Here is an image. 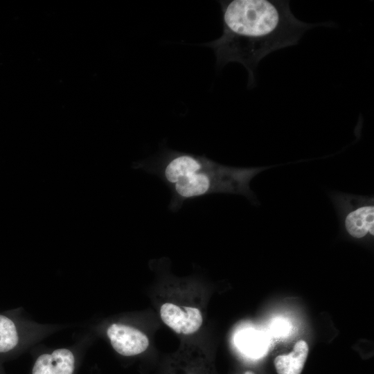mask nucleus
<instances>
[{"mask_svg": "<svg viewBox=\"0 0 374 374\" xmlns=\"http://www.w3.org/2000/svg\"><path fill=\"white\" fill-rule=\"evenodd\" d=\"M332 199L346 233L355 239L374 235V202L373 197L335 193Z\"/></svg>", "mask_w": 374, "mask_h": 374, "instance_id": "7ed1b4c3", "label": "nucleus"}, {"mask_svg": "<svg viewBox=\"0 0 374 374\" xmlns=\"http://www.w3.org/2000/svg\"><path fill=\"white\" fill-rule=\"evenodd\" d=\"M238 344L247 355L258 357L266 348V339L260 332L253 330L242 331L238 337Z\"/></svg>", "mask_w": 374, "mask_h": 374, "instance_id": "6e6552de", "label": "nucleus"}, {"mask_svg": "<svg viewBox=\"0 0 374 374\" xmlns=\"http://www.w3.org/2000/svg\"><path fill=\"white\" fill-rule=\"evenodd\" d=\"M309 353V346L304 340L298 341L291 353L277 356L274 366L278 374H301Z\"/></svg>", "mask_w": 374, "mask_h": 374, "instance_id": "0eeeda50", "label": "nucleus"}, {"mask_svg": "<svg viewBox=\"0 0 374 374\" xmlns=\"http://www.w3.org/2000/svg\"><path fill=\"white\" fill-rule=\"evenodd\" d=\"M107 335L112 348L123 356H134L144 352L149 346L147 335L140 330L123 323H112Z\"/></svg>", "mask_w": 374, "mask_h": 374, "instance_id": "20e7f679", "label": "nucleus"}, {"mask_svg": "<svg viewBox=\"0 0 374 374\" xmlns=\"http://www.w3.org/2000/svg\"><path fill=\"white\" fill-rule=\"evenodd\" d=\"M19 341L17 328L8 317L0 314V353L14 349Z\"/></svg>", "mask_w": 374, "mask_h": 374, "instance_id": "1a4fd4ad", "label": "nucleus"}, {"mask_svg": "<svg viewBox=\"0 0 374 374\" xmlns=\"http://www.w3.org/2000/svg\"><path fill=\"white\" fill-rule=\"evenodd\" d=\"M243 374H255V373L251 371H247L245 373H244Z\"/></svg>", "mask_w": 374, "mask_h": 374, "instance_id": "9d476101", "label": "nucleus"}, {"mask_svg": "<svg viewBox=\"0 0 374 374\" xmlns=\"http://www.w3.org/2000/svg\"><path fill=\"white\" fill-rule=\"evenodd\" d=\"M223 31L217 39L204 45L212 48L216 64L238 62L248 71V87L256 85V69L265 56L296 45L303 34L318 26L298 19L288 1H221Z\"/></svg>", "mask_w": 374, "mask_h": 374, "instance_id": "f257e3e1", "label": "nucleus"}, {"mask_svg": "<svg viewBox=\"0 0 374 374\" xmlns=\"http://www.w3.org/2000/svg\"><path fill=\"white\" fill-rule=\"evenodd\" d=\"M75 359L71 350L58 348L40 355L35 360L32 374H73Z\"/></svg>", "mask_w": 374, "mask_h": 374, "instance_id": "423d86ee", "label": "nucleus"}, {"mask_svg": "<svg viewBox=\"0 0 374 374\" xmlns=\"http://www.w3.org/2000/svg\"><path fill=\"white\" fill-rule=\"evenodd\" d=\"M269 167L236 168L217 163L204 155L163 148L135 168L159 177L172 193L169 208L177 211L186 201L213 193L238 194L256 202L251 180Z\"/></svg>", "mask_w": 374, "mask_h": 374, "instance_id": "f03ea898", "label": "nucleus"}, {"mask_svg": "<svg viewBox=\"0 0 374 374\" xmlns=\"http://www.w3.org/2000/svg\"><path fill=\"white\" fill-rule=\"evenodd\" d=\"M163 322L176 333L191 335L197 332L203 322L201 311L194 307H180L165 303L160 308Z\"/></svg>", "mask_w": 374, "mask_h": 374, "instance_id": "39448f33", "label": "nucleus"}]
</instances>
